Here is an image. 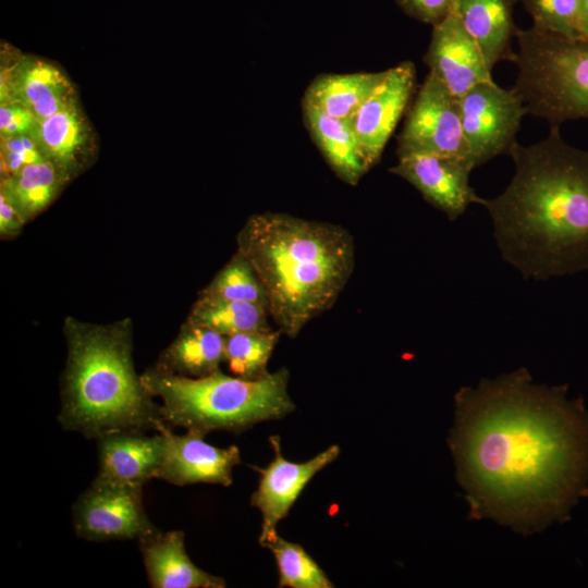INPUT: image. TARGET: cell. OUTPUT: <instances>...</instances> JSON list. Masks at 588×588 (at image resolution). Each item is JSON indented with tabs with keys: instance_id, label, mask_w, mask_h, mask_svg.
<instances>
[{
	"instance_id": "obj_24",
	"label": "cell",
	"mask_w": 588,
	"mask_h": 588,
	"mask_svg": "<svg viewBox=\"0 0 588 588\" xmlns=\"http://www.w3.org/2000/svg\"><path fill=\"white\" fill-rule=\"evenodd\" d=\"M269 317L267 307L260 304L200 295L188 322L228 336L241 332L270 330Z\"/></svg>"
},
{
	"instance_id": "obj_19",
	"label": "cell",
	"mask_w": 588,
	"mask_h": 588,
	"mask_svg": "<svg viewBox=\"0 0 588 588\" xmlns=\"http://www.w3.org/2000/svg\"><path fill=\"white\" fill-rule=\"evenodd\" d=\"M516 0H453L451 12L479 46L488 66L511 60V39L517 28L513 20Z\"/></svg>"
},
{
	"instance_id": "obj_22",
	"label": "cell",
	"mask_w": 588,
	"mask_h": 588,
	"mask_svg": "<svg viewBox=\"0 0 588 588\" xmlns=\"http://www.w3.org/2000/svg\"><path fill=\"white\" fill-rule=\"evenodd\" d=\"M385 74L387 70L318 75L308 85L303 106L314 107L336 119L351 120Z\"/></svg>"
},
{
	"instance_id": "obj_12",
	"label": "cell",
	"mask_w": 588,
	"mask_h": 588,
	"mask_svg": "<svg viewBox=\"0 0 588 588\" xmlns=\"http://www.w3.org/2000/svg\"><path fill=\"white\" fill-rule=\"evenodd\" d=\"M470 161L424 152L397 155V163L389 171L411 183L431 206L450 221L461 217L479 197L469 184Z\"/></svg>"
},
{
	"instance_id": "obj_32",
	"label": "cell",
	"mask_w": 588,
	"mask_h": 588,
	"mask_svg": "<svg viewBox=\"0 0 588 588\" xmlns=\"http://www.w3.org/2000/svg\"><path fill=\"white\" fill-rule=\"evenodd\" d=\"M26 220L16 207L0 193V232L2 235H12L19 232Z\"/></svg>"
},
{
	"instance_id": "obj_14",
	"label": "cell",
	"mask_w": 588,
	"mask_h": 588,
	"mask_svg": "<svg viewBox=\"0 0 588 588\" xmlns=\"http://www.w3.org/2000/svg\"><path fill=\"white\" fill-rule=\"evenodd\" d=\"M160 432L163 453L157 479L181 487L200 482L232 485L233 468L241 463L237 446L217 448L206 442L200 433L187 431L179 436L169 426Z\"/></svg>"
},
{
	"instance_id": "obj_23",
	"label": "cell",
	"mask_w": 588,
	"mask_h": 588,
	"mask_svg": "<svg viewBox=\"0 0 588 588\" xmlns=\"http://www.w3.org/2000/svg\"><path fill=\"white\" fill-rule=\"evenodd\" d=\"M68 182L49 160L28 163L1 179V191L25 220L48 207Z\"/></svg>"
},
{
	"instance_id": "obj_16",
	"label": "cell",
	"mask_w": 588,
	"mask_h": 588,
	"mask_svg": "<svg viewBox=\"0 0 588 588\" xmlns=\"http://www.w3.org/2000/svg\"><path fill=\"white\" fill-rule=\"evenodd\" d=\"M30 135L44 157L68 181L82 172L96 154V134L78 100L37 121Z\"/></svg>"
},
{
	"instance_id": "obj_28",
	"label": "cell",
	"mask_w": 588,
	"mask_h": 588,
	"mask_svg": "<svg viewBox=\"0 0 588 588\" xmlns=\"http://www.w3.org/2000/svg\"><path fill=\"white\" fill-rule=\"evenodd\" d=\"M534 20V26L561 36L580 39L578 0H520Z\"/></svg>"
},
{
	"instance_id": "obj_6",
	"label": "cell",
	"mask_w": 588,
	"mask_h": 588,
	"mask_svg": "<svg viewBox=\"0 0 588 588\" xmlns=\"http://www.w3.org/2000/svg\"><path fill=\"white\" fill-rule=\"evenodd\" d=\"M512 61L518 73L514 90L527 113L560 126L588 119V40L538 27L517 29Z\"/></svg>"
},
{
	"instance_id": "obj_34",
	"label": "cell",
	"mask_w": 588,
	"mask_h": 588,
	"mask_svg": "<svg viewBox=\"0 0 588 588\" xmlns=\"http://www.w3.org/2000/svg\"><path fill=\"white\" fill-rule=\"evenodd\" d=\"M516 1H518V0H516Z\"/></svg>"
},
{
	"instance_id": "obj_27",
	"label": "cell",
	"mask_w": 588,
	"mask_h": 588,
	"mask_svg": "<svg viewBox=\"0 0 588 588\" xmlns=\"http://www.w3.org/2000/svg\"><path fill=\"white\" fill-rule=\"evenodd\" d=\"M201 295L260 304L267 307L266 294L256 272L238 252L215 277Z\"/></svg>"
},
{
	"instance_id": "obj_5",
	"label": "cell",
	"mask_w": 588,
	"mask_h": 588,
	"mask_svg": "<svg viewBox=\"0 0 588 588\" xmlns=\"http://www.w3.org/2000/svg\"><path fill=\"white\" fill-rule=\"evenodd\" d=\"M289 377L286 368L254 380L226 376L220 370L189 378L155 368L140 379L151 395L162 400L160 412L169 427L179 426L206 436L212 430L240 432L293 412Z\"/></svg>"
},
{
	"instance_id": "obj_26",
	"label": "cell",
	"mask_w": 588,
	"mask_h": 588,
	"mask_svg": "<svg viewBox=\"0 0 588 588\" xmlns=\"http://www.w3.org/2000/svg\"><path fill=\"white\" fill-rule=\"evenodd\" d=\"M277 562L279 569V587L291 588H333L315 560L297 543L290 542L280 536L266 546Z\"/></svg>"
},
{
	"instance_id": "obj_17",
	"label": "cell",
	"mask_w": 588,
	"mask_h": 588,
	"mask_svg": "<svg viewBox=\"0 0 588 588\" xmlns=\"http://www.w3.org/2000/svg\"><path fill=\"white\" fill-rule=\"evenodd\" d=\"M99 471L97 478L143 489L156 478L163 453V436L156 432L113 431L97 438Z\"/></svg>"
},
{
	"instance_id": "obj_29",
	"label": "cell",
	"mask_w": 588,
	"mask_h": 588,
	"mask_svg": "<svg viewBox=\"0 0 588 588\" xmlns=\"http://www.w3.org/2000/svg\"><path fill=\"white\" fill-rule=\"evenodd\" d=\"M2 177L28 163L46 160L30 134L0 137Z\"/></svg>"
},
{
	"instance_id": "obj_21",
	"label": "cell",
	"mask_w": 588,
	"mask_h": 588,
	"mask_svg": "<svg viewBox=\"0 0 588 588\" xmlns=\"http://www.w3.org/2000/svg\"><path fill=\"white\" fill-rule=\"evenodd\" d=\"M224 335L187 321L156 368L189 378L206 377L224 362Z\"/></svg>"
},
{
	"instance_id": "obj_30",
	"label": "cell",
	"mask_w": 588,
	"mask_h": 588,
	"mask_svg": "<svg viewBox=\"0 0 588 588\" xmlns=\"http://www.w3.org/2000/svg\"><path fill=\"white\" fill-rule=\"evenodd\" d=\"M37 123L28 109L19 102H0V137L30 134Z\"/></svg>"
},
{
	"instance_id": "obj_11",
	"label": "cell",
	"mask_w": 588,
	"mask_h": 588,
	"mask_svg": "<svg viewBox=\"0 0 588 588\" xmlns=\"http://www.w3.org/2000/svg\"><path fill=\"white\" fill-rule=\"evenodd\" d=\"M269 440L274 457L267 467L256 468L261 476L250 498L262 516L258 541L265 548L279 536V522L287 516L306 485L340 455L339 445L333 444L304 463H295L282 456L279 436Z\"/></svg>"
},
{
	"instance_id": "obj_31",
	"label": "cell",
	"mask_w": 588,
	"mask_h": 588,
	"mask_svg": "<svg viewBox=\"0 0 588 588\" xmlns=\"http://www.w3.org/2000/svg\"><path fill=\"white\" fill-rule=\"evenodd\" d=\"M402 11L421 23L434 25L443 20L453 0H394Z\"/></svg>"
},
{
	"instance_id": "obj_10",
	"label": "cell",
	"mask_w": 588,
	"mask_h": 588,
	"mask_svg": "<svg viewBox=\"0 0 588 588\" xmlns=\"http://www.w3.org/2000/svg\"><path fill=\"white\" fill-rule=\"evenodd\" d=\"M13 50L1 54L0 102H19L41 121L78 100L74 84L59 65Z\"/></svg>"
},
{
	"instance_id": "obj_18",
	"label": "cell",
	"mask_w": 588,
	"mask_h": 588,
	"mask_svg": "<svg viewBox=\"0 0 588 588\" xmlns=\"http://www.w3.org/2000/svg\"><path fill=\"white\" fill-rule=\"evenodd\" d=\"M139 550L152 588H223V578L209 574L189 559L184 532L171 530L139 540Z\"/></svg>"
},
{
	"instance_id": "obj_25",
	"label": "cell",
	"mask_w": 588,
	"mask_h": 588,
	"mask_svg": "<svg viewBox=\"0 0 588 588\" xmlns=\"http://www.w3.org/2000/svg\"><path fill=\"white\" fill-rule=\"evenodd\" d=\"M282 332H241L225 336L224 362L235 376L247 380L268 373L267 365Z\"/></svg>"
},
{
	"instance_id": "obj_2",
	"label": "cell",
	"mask_w": 588,
	"mask_h": 588,
	"mask_svg": "<svg viewBox=\"0 0 588 588\" xmlns=\"http://www.w3.org/2000/svg\"><path fill=\"white\" fill-rule=\"evenodd\" d=\"M505 189L481 198L504 261L524 279L546 281L588 270V150L566 143L560 126L510 155Z\"/></svg>"
},
{
	"instance_id": "obj_1",
	"label": "cell",
	"mask_w": 588,
	"mask_h": 588,
	"mask_svg": "<svg viewBox=\"0 0 588 588\" xmlns=\"http://www.w3.org/2000/svg\"><path fill=\"white\" fill-rule=\"evenodd\" d=\"M527 369L455 395L450 445L470 513L519 532L563 518L588 480V413Z\"/></svg>"
},
{
	"instance_id": "obj_15",
	"label": "cell",
	"mask_w": 588,
	"mask_h": 588,
	"mask_svg": "<svg viewBox=\"0 0 588 588\" xmlns=\"http://www.w3.org/2000/svg\"><path fill=\"white\" fill-rule=\"evenodd\" d=\"M424 62L458 98L477 84L493 81L479 46L452 12L432 25Z\"/></svg>"
},
{
	"instance_id": "obj_7",
	"label": "cell",
	"mask_w": 588,
	"mask_h": 588,
	"mask_svg": "<svg viewBox=\"0 0 588 588\" xmlns=\"http://www.w3.org/2000/svg\"><path fill=\"white\" fill-rule=\"evenodd\" d=\"M460 99L464 137L474 167L510 155L526 108L514 89L493 81L477 84Z\"/></svg>"
},
{
	"instance_id": "obj_9",
	"label": "cell",
	"mask_w": 588,
	"mask_h": 588,
	"mask_svg": "<svg viewBox=\"0 0 588 588\" xmlns=\"http://www.w3.org/2000/svg\"><path fill=\"white\" fill-rule=\"evenodd\" d=\"M76 535L90 541L142 540L157 531L143 503V489L95 478L73 507Z\"/></svg>"
},
{
	"instance_id": "obj_33",
	"label": "cell",
	"mask_w": 588,
	"mask_h": 588,
	"mask_svg": "<svg viewBox=\"0 0 588 588\" xmlns=\"http://www.w3.org/2000/svg\"><path fill=\"white\" fill-rule=\"evenodd\" d=\"M578 33L580 39L588 40V0H578Z\"/></svg>"
},
{
	"instance_id": "obj_3",
	"label": "cell",
	"mask_w": 588,
	"mask_h": 588,
	"mask_svg": "<svg viewBox=\"0 0 588 588\" xmlns=\"http://www.w3.org/2000/svg\"><path fill=\"white\" fill-rule=\"evenodd\" d=\"M237 245L264 287L270 318L291 339L334 305L354 271L352 235L329 222L257 213Z\"/></svg>"
},
{
	"instance_id": "obj_13",
	"label": "cell",
	"mask_w": 588,
	"mask_h": 588,
	"mask_svg": "<svg viewBox=\"0 0 588 588\" xmlns=\"http://www.w3.org/2000/svg\"><path fill=\"white\" fill-rule=\"evenodd\" d=\"M416 68L404 61L387 70L382 82L351 119L363 156L369 169L383 149L412 100Z\"/></svg>"
},
{
	"instance_id": "obj_8",
	"label": "cell",
	"mask_w": 588,
	"mask_h": 588,
	"mask_svg": "<svg viewBox=\"0 0 588 588\" xmlns=\"http://www.w3.org/2000/svg\"><path fill=\"white\" fill-rule=\"evenodd\" d=\"M408 152L457 157L471 162L460 99L431 72L419 87L397 138L396 155Z\"/></svg>"
},
{
	"instance_id": "obj_4",
	"label": "cell",
	"mask_w": 588,
	"mask_h": 588,
	"mask_svg": "<svg viewBox=\"0 0 588 588\" xmlns=\"http://www.w3.org/2000/svg\"><path fill=\"white\" fill-rule=\"evenodd\" d=\"M58 419L65 430L98 438L113 431L160 432L168 425L134 371L126 332L73 328Z\"/></svg>"
},
{
	"instance_id": "obj_20",
	"label": "cell",
	"mask_w": 588,
	"mask_h": 588,
	"mask_svg": "<svg viewBox=\"0 0 588 588\" xmlns=\"http://www.w3.org/2000/svg\"><path fill=\"white\" fill-rule=\"evenodd\" d=\"M309 134L333 172L345 183L356 185L369 170L351 120L336 119L303 106Z\"/></svg>"
}]
</instances>
